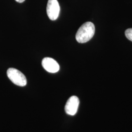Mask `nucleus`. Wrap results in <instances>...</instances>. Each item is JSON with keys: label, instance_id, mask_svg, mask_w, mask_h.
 <instances>
[{"label": "nucleus", "instance_id": "nucleus-7", "mask_svg": "<svg viewBox=\"0 0 132 132\" xmlns=\"http://www.w3.org/2000/svg\"><path fill=\"white\" fill-rule=\"evenodd\" d=\"M15 1L17 2H18V3H23L25 0H15Z\"/></svg>", "mask_w": 132, "mask_h": 132}, {"label": "nucleus", "instance_id": "nucleus-3", "mask_svg": "<svg viewBox=\"0 0 132 132\" xmlns=\"http://www.w3.org/2000/svg\"><path fill=\"white\" fill-rule=\"evenodd\" d=\"M60 5L57 0H48L47 6V13L48 18L52 21L56 20L59 15Z\"/></svg>", "mask_w": 132, "mask_h": 132}, {"label": "nucleus", "instance_id": "nucleus-1", "mask_svg": "<svg viewBox=\"0 0 132 132\" xmlns=\"http://www.w3.org/2000/svg\"><path fill=\"white\" fill-rule=\"evenodd\" d=\"M95 33L94 24L87 22L83 24L76 34V41L79 43L87 42L93 37Z\"/></svg>", "mask_w": 132, "mask_h": 132}, {"label": "nucleus", "instance_id": "nucleus-2", "mask_svg": "<svg viewBox=\"0 0 132 132\" xmlns=\"http://www.w3.org/2000/svg\"><path fill=\"white\" fill-rule=\"evenodd\" d=\"M7 76L14 84L24 87L27 85V79L24 74L15 68H9L7 71Z\"/></svg>", "mask_w": 132, "mask_h": 132}, {"label": "nucleus", "instance_id": "nucleus-5", "mask_svg": "<svg viewBox=\"0 0 132 132\" xmlns=\"http://www.w3.org/2000/svg\"><path fill=\"white\" fill-rule=\"evenodd\" d=\"M42 65L46 71L51 73L57 72L60 69L58 63L54 59L50 57L44 58L42 61Z\"/></svg>", "mask_w": 132, "mask_h": 132}, {"label": "nucleus", "instance_id": "nucleus-6", "mask_svg": "<svg viewBox=\"0 0 132 132\" xmlns=\"http://www.w3.org/2000/svg\"><path fill=\"white\" fill-rule=\"evenodd\" d=\"M125 36L127 38L132 42V28L127 29L125 32Z\"/></svg>", "mask_w": 132, "mask_h": 132}, {"label": "nucleus", "instance_id": "nucleus-4", "mask_svg": "<svg viewBox=\"0 0 132 132\" xmlns=\"http://www.w3.org/2000/svg\"><path fill=\"white\" fill-rule=\"evenodd\" d=\"M79 105V100L76 96H72L68 100L65 110L66 113L70 116H74L77 113Z\"/></svg>", "mask_w": 132, "mask_h": 132}]
</instances>
